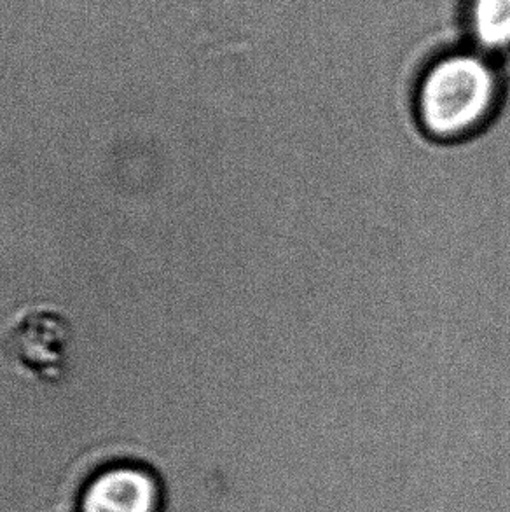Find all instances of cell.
<instances>
[{
  "label": "cell",
  "mask_w": 510,
  "mask_h": 512,
  "mask_svg": "<svg viewBox=\"0 0 510 512\" xmlns=\"http://www.w3.org/2000/svg\"><path fill=\"white\" fill-rule=\"evenodd\" d=\"M504 90L497 58L469 44L442 51L430 60L416 88V111L435 140L455 142L490 123Z\"/></svg>",
  "instance_id": "cell-1"
},
{
  "label": "cell",
  "mask_w": 510,
  "mask_h": 512,
  "mask_svg": "<svg viewBox=\"0 0 510 512\" xmlns=\"http://www.w3.org/2000/svg\"><path fill=\"white\" fill-rule=\"evenodd\" d=\"M7 369L37 387H58L67 380L76 355V329L58 306H23L0 334Z\"/></svg>",
  "instance_id": "cell-2"
},
{
  "label": "cell",
  "mask_w": 510,
  "mask_h": 512,
  "mask_svg": "<svg viewBox=\"0 0 510 512\" xmlns=\"http://www.w3.org/2000/svg\"><path fill=\"white\" fill-rule=\"evenodd\" d=\"M463 30L470 48L497 60L510 58V0H465Z\"/></svg>",
  "instance_id": "cell-4"
},
{
  "label": "cell",
  "mask_w": 510,
  "mask_h": 512,
  "mask_svg": "<svg viewBox=\"0 0 510 512\" xmlns=\"http://www.w3.org/2000/svg\"><path fill=\"white\" fill-rule=\"evenodd\" d=\"M163 486L151 467L116 462L84 486L79 512H161Z\"/></svg>",
  "instance_id": "cell-3"
}]
</instances>
